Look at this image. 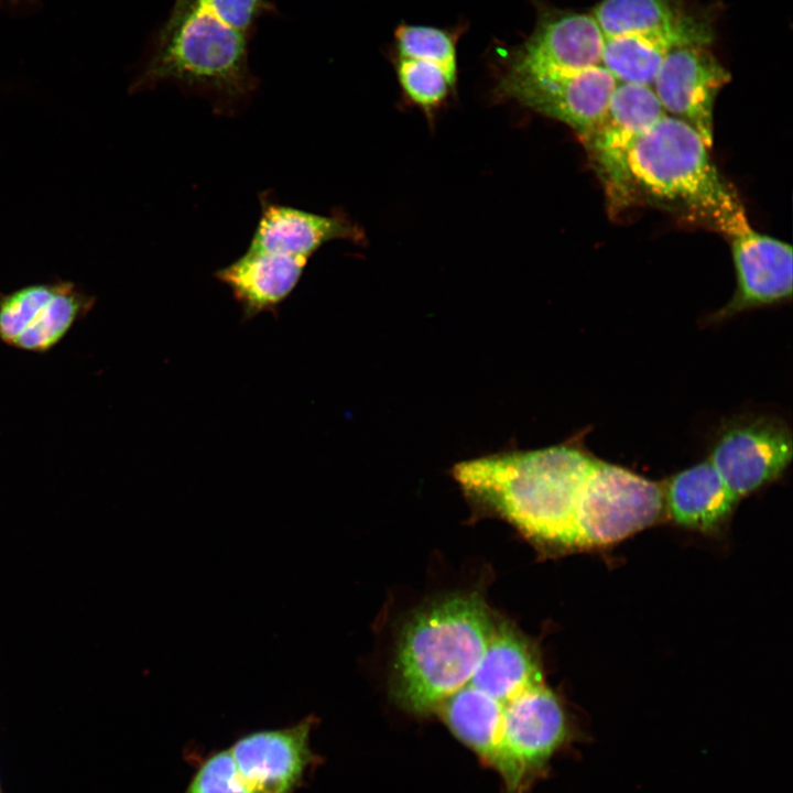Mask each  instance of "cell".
Masks as SVG:
<instances>
[{
	"label": "cell",
	"mask_w": 793,
	"mask_h": 793,
	"mask_svg": "<svg viewBox=\"0 0 793 793\" xmlns=\"http://www.w3.org/2000/svg\"><path fill=\"white\" fill-rule=\"evenodd\" d=\"M315 723L309 715L292 726L253 731L229 748L250 793H293L297 789L315 760L309 746Z\"/></svg>",
	"instance_id": "14"
},
{
	"label": "cell",
	"mask_w": 793,
	"mask_h": 793,
	"mask_svg": "<svg viewBox=\"0 0 793 793\" xmlns=\"http://www.w3.org/2000/svg\"><path fill=\"white\" fill-rule=\"evenodd\" d=\"M542 683L541 667L528 643L508 627L496 624L479 663L465 685L507 705L525 689Z\"/></svg>",
	"instance_id": "18"
},
{
	"label": "cell",
	"mask_w": 793,
	"mask_h": 793,
	"mask_svg": "<svg viewBox=\"0 0 793 793\" xmlns=\"http://www.w3.org/2000/svg\"><path fill=\"white\" fill-rule=\"evenodd\" d=\"M392 62L403 96L427 116L456 91L458 79L436 63L394 55Z\"/></svg>",
	"instance_id": "22"
},
{
	"label": "cell",
	"mask_w": 793,
	"mask_h": 793,
	"mask_svg": "<svg viewBox=\"0 0 793 793\" xmlns=\"http://www.w3.org/2000/svg\"><path fill=\"white\" fill-rule=\"evenodd\" d=\"M35 0H0V4L9 7H20L33 3Z\"/></svg>",
	"instance_id": "25"
},
{
	"label": "cell",
	"mask_w": 793,
	"mask_h": 793,
	"mask_svg": "<svg viewBox=\"0 0 793 793\" xmlns=\"http://www.w3.org/2000/svg\"><path fill=\"white\" fill-rule=\"evenodd\" d=\"M233 29L250 36L257 20L272 11L268 0H200ZM178 6V4H177Z\"/></svg>",
	"instance_id": "24"
},
{
	"label": "cell",
	"mask_w": 793,
	"mask_h": 793,
	"mask_svg": "<svg viewBox=\"0 0 793 793\" xmlns=\"http://www.w3.org/2000/svg\"><path fill=\"white\" fill-rule=\"evenodd\" d=\"M709 149L693 128L664 115L629 153L632 193L729 237L750 222L737 193L711 161Z\"/></svg>",
	"instance_id": "5"
},
{
	"label": "cell",
	"mask_w": 793,
	"mask_h": 793,
	"mask_svg": "<svg viewBox=\"0 0 793 793\" xmlns=\"http://www.w3.org/2000/svg\"><path fill=\"white\" fill-rule=\"evenodd\" d=\"M260 217L246 251L215 272L245 319L275 312L298 284L309 259L326 243H361L363 230L345 214H316L259 194Z\"/></svg>",
	"instance_id": "3"
},
{
	"label": "cell",
	"mask_w": 793,
	"mask_h": 793,
	"mask_svg": "<svg viewBox=\"0 0 793 793\" xmlns=\"http://www.w3.org/2000/svg\"><path fill=\"white\" fill-rule=\"evenodd\" d=\"M185 793H250L229 749L209 756L197 769Z\"/></svg>",
	"instance_id": "23"
},
{
	"label": "cell",
	"mask_w": 793,
	"mask_h": 793,
	"mask_svg": "<svg viewBox=\"0 0 793 793\" xmlns=\"http://www.w3.org/2000/svg\"><path fill=\"white\" fill-rule=\"evenodd\" d=\"M594 457L573 444L513 450L458 463L466 496L528 536L573 547L575 514Z\"/></svg>",
	"instance_id": "1"
},
{
	"label": "cell",
	"mask_w": 793,
	"mask_h": 793,
	"mask_svg": "<svg viewBox=\"0 0 793 793\" xmlns=\"http://www.w3.org/2000/svg\"><path fill=\"white\" fill-rule=\"evenodd\" d=\"M569 735L567 715L558 697L544 683L532 686L504 706L492 768L510 793H521Z\"/></svg>",
	"instance_id": "7"
},
{
	"label": "cell",
	"mask_w": 793,
	"mask_h": 793,
	"mask_svg": "<svg viewBox=\"0 0 793 793\" xmlns=\"http://www.w3.org/2000/svg\"><path fill=\"white\" fill-rule=\"evenodd\" d=\"M465 25L437 28L401 22L393 32L394 56L425 59L458 79V42Z\"/></svg>",
	"instance_id": "21"
},
{
	"label": "cell",
	"mask_w": 793,
	"mask_h": 793,
	"mask_svg": "<svg viewBox=\"0 0 793 793\" xmlns=\"http://www.w3.org/2000/svg\"><path fill=\"white\" fill-rule=\"evenodd\" d=\"M504 704L464 685L437 710L453 734L493 767L501 739Z\"/></svg>",
	"instance_id": "19"
},
{
	"label": "cell",
	"mask_w": 793,
	"mask_h": 793,
	"mask_svg": "<svg viewBox=\"0 0 793 793\" xmlns=\"http://www.w3.org/2000/svg\"><path fill=\"white\" fill-rule=\"evenodd\" d=\"M663 487L624 467L594 458L578 500L573 547L605 546L655 523Z\"/></svg>",
	"instance_id": "6"
},
{
	"label": "cell",
	"mask_w": 793,
	"mask_h": 793,
	"mask_svg": "<svg viewBox=\"0 0 793 793\" xmlns=\"http://www.w3.org/2000/svg\"><path fill=\"white\" fill-rule=\"evenodd\" d=\"M730 79L709 45L692 44L666 56L651 87L665 113L688 124L711 148L715 100Z\"/></svg>",
	"instance_id": "13"
},
{
	"label": "cell",
	"mask_w": 793,
	"mask_h": 793,
	"mask_svg": "<svg viewBox=\"0 0 793 793\" xmlns=\"http://www.w3.org/2000/svg\"><path fill=\"white\" fill-rule=\"evenodd\" d=\"M792 458V435L775 417L728 423L716 437L709 461L739 500L779 478Z\"/></svg>",
	"instance_id": "12"
},
{
	"label": "cell",
	"mask_w": 793,
	"mask_h": 793,
	"mask_svg": "<svg viewBox=\"0 0 793 793\" xmlns=\"http://www.w3.org/2000/svg\"><path fill=\"white\" fill-rule=\"evenodd\" d=\"M664 115L651 86L618 83L604 115L583 141L616 209L634 199L628 171L632 146Z\"/></svg>",
	"instance_id": "8"
},
{
	"label": "cell",
	"mask_w": 793,
	"mask_h": 793,
	"mask_svg": "<svg viewBox=\"0 0 793 793\" xmlns=\"http://www.w3.org/2000/svg\"><path fill=\"white\" fill-rule=\"evenodd\" d=\"M186 1H188V0H174V4H173V6L182 4V3L186 2Z\"/></svg>",
	"instance_id": "26"
},
{
	"label": "cell",
	"mask_w": 793,
	"mask_h": 793,
	"mask_svg": "<svg viewBox=\"0 0 793 793\" xmlns=\"http://www.w3.org/2000/svg\"><path fill=\"white\" fill-rule=\"evenodd\" d=\"M663 495L673 521L703 532L719 529L738 501L708 459L673 475Z\"/></svg>",
	"instance_id": "17"
},
{
	"label": "cell",
	"mask_w": 793,
	"mask_h": 793,
	"mask_svg": "<svg viewBox=\"0 0 793 793\" xmlns=\"http://www.w3.org/2000/svg\"><path fill=\"white\" fill-rule=\"evenodd\" d=\"M618 82L602 65L553 75L500 74L496 91L568 126L583 142L604 115Z\"/></svg>",
	"instance_id": "11"
},
{
	"label": "cell",
	"mask_w": 793,
	"mask_h": 793,
	"mask_svg": "<svg viewBox=\"0 0 793 793\" xmlns=\"http://www.w3.org/2000/svg\"><path fill=\"white\" fill-rule=\"evenodd\" d=\"M95 303V296L64 280L0 292V340L14 349L47 352L89 314Z\"/></svg>",
	"instance_id": "10"
},
{
	"label": "cell",
	"mask_w": 793,
	"mask_h": 793,
	"mask_svg": "<svg viewBox=\"0 0 793 793\" xmlns=\"http://www.w3.org/2000/svg\"><path fill=\"white\" fill-rule=\"evenodd\" d=\"M714 31L705 17L688 13L665 29L605 40L601 65L618 83L651 86L666 56L676 47L710 45Z\"/></svg>",
	"instance_id": "16"
},
{
	"label": "cell",
	"mask_w": 793,
	"mask_h": 793,
	"mask_svg": "<svg viewBox=\"0 0 793 793\" xmlns=\"http://www.w3.org/2000/svg\"><path fill=\"white\" fill-rule=\"evenodd\" d=\"M737 276L729 303L715 318L723 319L746 309L774 304L792 296V247L756 231L751 225L728 237Z\"/></svg>",
	"instance_id": "15"
},
{
	"label": "cell",
	"mask_w": 793,
	"mask_h": 793,
	"mask_svg": "<svg viewBox=\"0 0 793 793\" xmlns=\"http://www.w3.org/2000/svg\"><path fill=\"white\" fill-rule=\"evenodd\" d=\"M536 8L533 31L504 52L500 74H568L601 65L605 37L591 13Z\"/></svg>",
	"instance_id": "9"
},
{
	"label": "cell",
	"mask_w": 793,
	"mask_h": 793,
	"mask_svg": "<svg viewBox=\"0 0 793 793\" xmlns=\"http://www.w3.org/2000/svg\"><path fill=\"white\" fill-rule=\"evenodd\" d=\"M249 37L200 0L173 6L129 91L173 84L208 99L216 113L236 115L259 87L249 66Z\"/></svg>",
	"instance_id": "2"
},
{
	"label": "cell",
	"mask_w": 793,
	"mask_h": 793,
	"mask_svg": "<svg viewBox=\"0 0 793 793\" xmlns=\"http://www.w3.org/2000/svg\"><path fill=\"white\" fill-rule=\"evenodd\" d=\"M591 14L608 40L669 28L688 12L678 0H601Z\"/></svg>",
	"instance_id": "20"
},
{
	"label": "cell",
	"mask_w": 793,
	"mask_h": 793,
	"mask_svg": "<svg viewBox=\"0 0 793 793\" xmlns=\"http://www.w3.org/2000/svg\"><path fill=\"white\" fill-rule=\"evenodd\" d=\"M496 623L475 594L457 595L416 612L399 640L394 697L427 714L460 689L479 663Z\"/></svg>",
	"instance_id": "4"
}]
</instances>
